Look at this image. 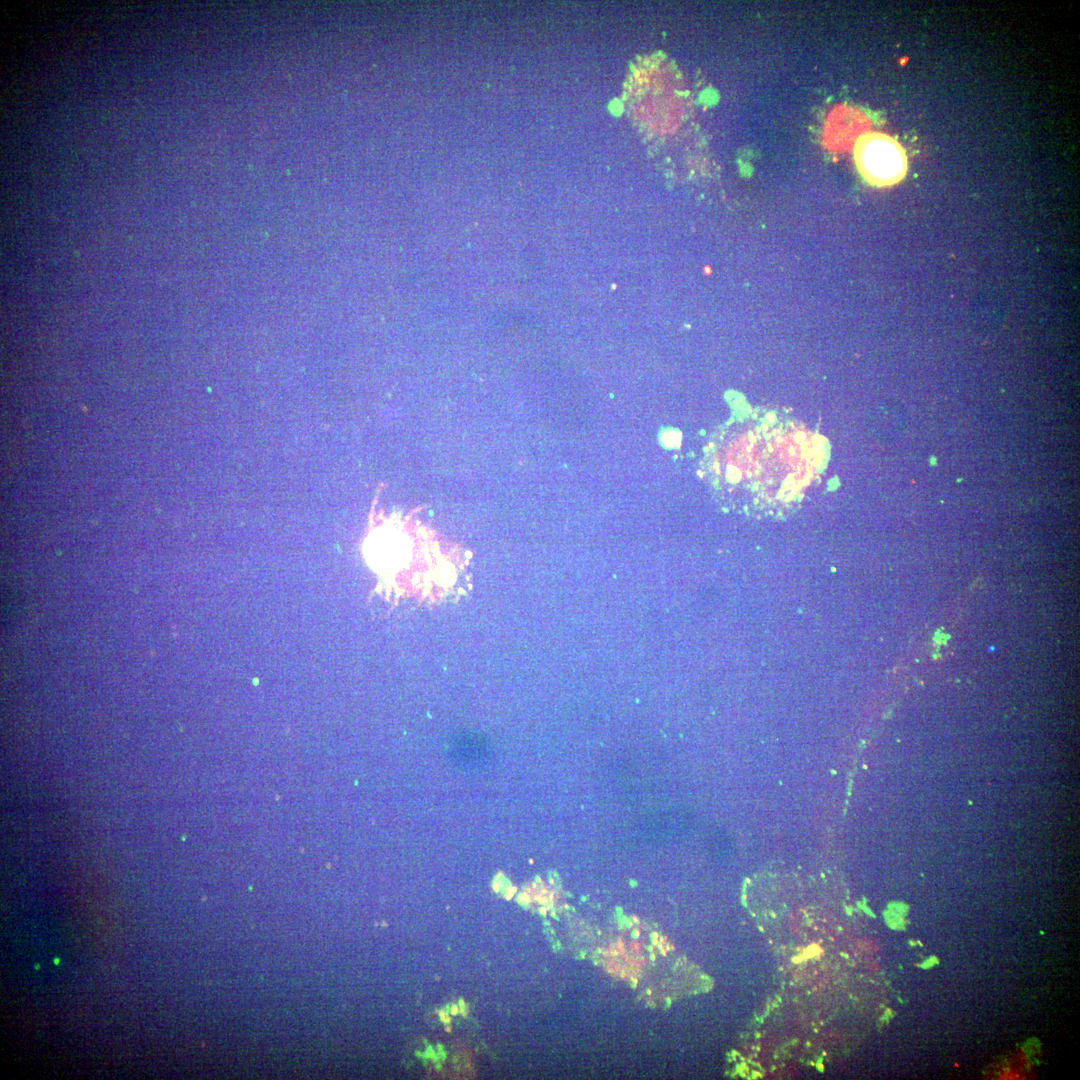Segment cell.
<instances>
[{
  "label": "cell",
  "mask_w": 1080,
  "mask_h": 1080,
  "mask_svg": "<svg viewBox=\"0 0 1080 1080\" xmlns=\"http://www.w3.org/2000/svg\"><path fill=\"white\" fill-rule=\"evenodd\" d=\"M853 158L861 177L871 186L889 187L904 179L908 159L903 146L892 136L878 131L858 136Z\"/></svg>",
  "instance_id": "7a4b0ae2"
},
{
  "label": "cell",
  "mask_w": 1080,
  "mask_h": 1080,
  "mask_svg": "<svg viewBox=\"0 0 1080 1080\" xmlns=\"http://www.w3.org/2000/svg\"><path fill=\"white\" fill-rule=\"evenodd\" d=\"M829 456L827 441L791 415L753 410L713 438L705 474L728 507L758 517L792 513L818 480Z\"/></svg>",
  "instance_id": "6da1fadb"
},
{
  "label": "cell",
  "mask_w": 1080,
  "mask_h": 1080,
  "mask_svg": "<svg viewBox=\"0 0 1080 1080\" xmlns=\"http://www.w3.org/2000/svg\"><path fill=\"white\" fill-rule=\"evenodd\" d=\"M408 552V538L398 529L385 527L374 532L370 542L372 565L384 572L396 570Z\"/></svg>",
  "instance_id": "3957f363"
}]
</instances>
